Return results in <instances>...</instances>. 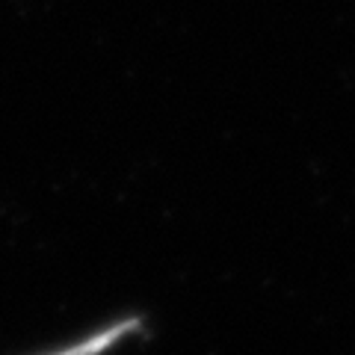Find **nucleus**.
<instances>
[{"label": "nucleus", "instance_id": "f257e3e1", "mask_svg": "<svg viewBox=\"0 0 355 355\" xmlns=\"http://www.w3.org/2000/svg\"><path fill=\"white\" fill-rule=\"evenodd\" d=\"M139 329H142V317H137V314L119 317V320H110V323L98 326L92 331H86V335L77 340H65L60 347L33 352V355H107L116 347H121L128 338L139 335Z\"/></svg>", "mask_w": 355, "mask_h": 355}]
</instances>
